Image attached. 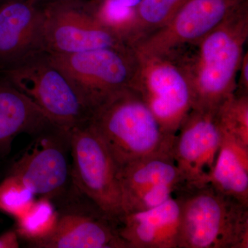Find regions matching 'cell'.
<instances>
[{
    "instance_id": "cell-16",
    "label": "cell",
    "mask_w": 248,
    "mask_h": 248,
    "mask_svg": "<svg viewBox=\"0 0 248 248\" xmlns=\"http://www.w3.org/2000/svg\"><path fill=\"white\" fill-rule=\"evenodd\" d=\"M122 202L155 186L169 184L179 188L184 184L172 152L158 153L119 168Z\"/></svg>"
},
{
    "instance_id": "cell-11",
    "label": "cell",
    "mask_w": 248,
    "mask_h": 248,
    "mask_svg": "<svg viewBox=\"0 0 248 248\" xmlns=\"http://www.w3.org/2000/svg\"><path fill=\"white\" fill-rule=\"evenodd\" d=\"M38 135L13 164L9 174L21 179L35 195L51 200L64 190L69 177L62 141L67 134L55 128L53 133L47 130Z\"/></svg>"
},
{
    "instance_id": "cell-1",
    "label": "cell",
    "mask_w": 248,
    "mask_h": 248,
    "mask_svg": "<svg viewBox=\"0 0 248 248\" xmlns=\"http://www.w3.org/2000/svg\"><path fill=\"white\" fill-rule=\"evenodd\" d=\"M248 37V2L194 45L192 53H174L193 90L194 108L218 109L234 95Z\"/></svg>"
},
{
    "instance_id": "cell-19",
    "label": "cell",
    "mask_w": 248,
    "mask_h": 248,
    "mask_svg": "<svg viewBox=\"0 0 248 248\" xmlns=\"http://www.w3.org/2000/svg\"><path fill=\"white\" fill-rule=\"evenodd\" d=\"M60 214L56 211L51 200L41 197L35 201L23 216L16 219V231L19 237L29 244L46 239L56 228Z\"/></svg>"
},
{
    "instance_id": "cell-24",
    "label": "cell",
    "mask_w": 248,
    "mask_h": 248,
    "mask_svg": "<svg viewBox=\"0 0 248 248\" xmlns=\"http://www.w3.org/2000/svg\"><path fill=\"white\" fill-rule=\"evenodd\" d=\"M240 84L236 88L235 92L240 94H248V52L244 53L239 69Z\"/></svg>"
},
{
    "instance_id": "cell-21",
    "label": "cell",
    "mask_w": 248,
    "mask_h": 248,
    "mask_svg": "<svg viewBox=\"0 0 248 248\" xmlns=\"http://www.w3.org/2000/svg\"><path fill=\"white\" fill-rule=\"evenodd\" d=\"M89 1L96 17L124 41L125 31L133 11L142 0Z\"/></svg>"
},
{
    "instance_id": "cell-5",
    "label": "cell",
    "mask_w": 248,
    "mask_h": 248,
    "mask_svg": "<svg viewBox=\"0 0 248 248\" xmlns=\"http://www.w3.org/2000/svg\"><path fill=\"white\" fill-rule=\"evenodd\" d=\"M71 147V175L81 193L119 223L124 215L119 167L90 120L66 132Z\"/></svg>"
},
{
    "instance_id": "cell-3",
    "label": "cell",
    "mask_w": 248,
    "mask_h": 248,
    "mask_svg": "<svg viewBox=\"0 0 248 248\" xmlns=\"http://www.w3.org/2000/svg\"><path fill=\"white\" fill-rule=\"evenodd\" d=\"M89 120L119 168L151 155L172 152L174 138L163 132L140 93L132 88L109 96L93 109Z\"/></svg>"
},
{
    "instance_id": "cell-18",
    "label": "cell",
    "mask_w": 248,
    "mask_h": 248,
    "mask_svg": "<svg viewBox=\"0 0 248 248\" xmlns=\"http://www.w3.org/2000/svg\"><path fill=\"white\" fill-rule=\"evenodd\" d=\"M187 0H142L134 10L124 40L133 46L159 30L170 20Z\"/></svg>"
},
{
    "instance_id": "cell-6",
    "label": "cell",
    "mask_w": 248,
    "mask_h": 248,
    "mask_svg": "<svg viewBox=\"0 0 248 248\" xmlns=\"http://www.w3.org/2000/svg\"><path fill=\"white\" fill-rule=\"evenodd\" d=\"M0 75L35 103L54 125L65 133L90 120L91 110L46 53L28 59Z\"/></svg>"
},
{
    "instance_id": "cell-25",
    "label": "cell",
    "mask_w": 248,
    "mask_h": 248,
    "mask_svg": "<svg viewBox=\"0 0 248 248\" xmlns=\"http://www.w3.org/2000/svg\"><path fill=\"white\" fill-rule=\"evenodd\" d=\"M19 238L16 229L3 233L0 235V248H19Z\"/></svg>"
},
{
    "instance_id": "cell-15",
    "label": "cell",
    "mask_w": 248,
    "mask_h": 248,
    "mask_svg": "<svg viewBox=\"0 0 248 248\" xmlns=\"http://www.w3.org/2000/svg\"><path fill=\"white\" fill-rule=\"evenodd\" d=\"M56 128L40 108L0 75V157L9 154L15 138Z\"/></svg>"
},
{
    "instance_id": "cell-17",
    "label": "cell",
    "mask_w": 248,
    "mask_h": 248,
    "mask_svg": "<svg viewBox=\"0 0 248 248\" xmlns=\"http://www.w3.org/2000/svg\"><path fill=\"white\" fill-rule=\"evenodd\" d=\"M223 133L208 183L223 195L248 205V148Z\"/></svg>"
},
{
    "instance_id": "cell-7",
    "label": "cell",
    "mask_w": 248,
    "mask_h": 248,
    "mask_svg": "<svg viewBox=\"0 0 248 248\" xmlns=\"http://www.w3.org/2000/svg\"><path fill=\"white\" fill-rule=\"evenodd\" d=\"M137 55L139 68L132 89L140 93L163 132L175 138L195 104L193 90L185 68L173 52Z\"/></svg>"
},
{
    "instance_id": "cell-12",
    "label": "cell",
    "mask_w": 248,
    "mask_h": 248,
    "mask_svg": "<svg viewBox=\"0 0 248 248\" xmlns=\"http://www.w3.org/2000/svg\"><path fill=\"white\" fill-rule=\"evenodd\" d=\"M43 24L37 0H0V73L46 53Z\"/></svg>"
},
{
    "instance_id": "cell-4",
    "label": "cell",
    "mask_w": 248,
    "mask_h": 248,
    "mask_svg": "<svg viewBox=\"0 0 248 248\" xmlns=\"http://www.w3.org/2000/svg\"><path fill=\"white\" fill-rule=\"evenodd\" d=\"M47 55L69 79L91 112L111 94L132 88L138 74V56L129 45Z\"/></svg>"
},
{
    "instance_id": "cell-13",
    "label": "cell",
    "mask_w": 248,
    "mask_h": 248,
    "mask_svg": "<svg viewBox=\"0 0 248 248\" xmlns=\"http://www.w3.org/2000/svg\"><path fill=\"white\" fill-rule=\"evenodd\" d=\"M37 248H128L121 238L118 223L100 210L95 213L60 215L48 237L29 244Z\"/></svg>"
},
{
    "instance_id": "cell-22",
    "label": "cell",
    "mask_w": 248,
    "mask_h": 248,
    "mask_svg": "<svg viewBox=\"0 0 248 248\" xmlns=\"http://www.w3.org/2000/svg\"><path fill=\"white\" fill-rule=\"evenodd\" d=\"M35 196L21 179L9 174L0 184V211L17 219L32 206Z\"/></svg>"
},
{
    "instance_id": "cell-8",
    "label": "cell",
    "mask_w": 248,
    "mask_h": 248,
    "mask_svg": "<svg viewBox=\"0 0 248 248\" xmlns=\"http://www.w3.org/2000/svg\"><path fill=\"white\" fill-rule=\"evenodd\" d=\"M44 46L49 54H71L128 45L93 13L89 0L44 5Z\"/></svg>"
},
{
    "instance_id": "cell-23",
    "label": "cell",
    "mask_w": 248,
    "mask_h": 248,
    "mask_svg": "<svg viewBox=\"0 0 248 248\" xmlns=\"http://www.w3.org/2000/svg\"><path fill=\"white\" fill-rule=\"evenodd\" d=\"M177 187L160 184L122 200V210L125 214L138 213L156 208L174 196Z\"/></svg>"
},
{
    "instance_id": "cell-26",
    "label": "cell",
    "mask_w": 248,
    "mask_h": 248,
    "mask_svg": "<svg viewBox=\"0 0 248 248\" xmlns=\"http://www.w3.org/2000/svg\"><path fill=\"white\" fill-rule=\"evenodd\" d=\"M42 5L51 4V3L60 2V1H71V0H37Z\"/></svg>"
},
{
    "instance_id": "cell-2",
    "label": "cell",
    "mask_w": 248,
    "mask_h": 248,
    "mask_svg": "<svg viewBox=\"0 0 248 248\" xmlns=\"http://www.w3.org/2000/svg\"><path fill=\"white\" fill-rule=\"evenodd\" d=\"M178 248H248V205L209 183L182 184Z\"/></svg>"
},
{
    "instance_id": "cell-20",
    "label": "cell",
    "mask_w": 248,
    "mask_h": 248,
    "mask_svg": "<svg viewBox=\"0 0 248 248\" xmlns=\"http://www.w3.org/2000/svg\"><path fill=\"white\" fill-rule=\"evenodd\" d=\"M222 131L248 148V94L234 93L218 108Z\"/></svg>"
},
{
    "instance_id": "cell-9",
    "label": "cell",
    "mask_w": 248,
    "mask_h": 248,
    "mask_svg": "<svg viewBox=\"0 0 248 248\" xmlns=\"http://www.w3.org/2000/svg\"><path fill=\"white\" fill-rule=\"evenodd\" d=\"M248 0H187L170 20L130 46L141 55H161L202 40Z\"/></svg>"
},
{
    "instance_id": "cell-10",
    "label": "cell",
    "mask_w": 248,
    "mask_h": 248,
    "mask_svg": "<svg viewBox=\"0 0 248 248\" xmlns=\"http://www.w3.org/2000/svg\"><path fill=\"white\" fill-rule=\"evenodd\" d=\"M218 108H193L176 134L172 154L184 184L208 183L223 138Z\"/></svg>"
},
{
    "instance_id": "cell-14",
    "label": "cell",
    "mask_w": 248,
    "mask_h": 248,
    "mask_svg": "<svg viewBox=\"0 0 248 248\" xmlns=\"http://www.w3.org/2000/svg\"><path fill=\"white\" fill-rule=\"evenodd\" d=\"M180 217V202L174 195L156 208L124 215L119 234L128 248H178Z\"/></svg>"
}]
</instances>
